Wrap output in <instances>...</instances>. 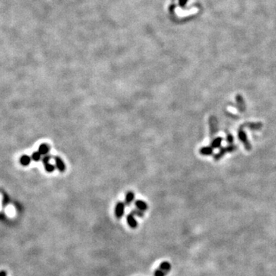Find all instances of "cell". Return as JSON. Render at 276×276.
<instances>
[{
    "label": "cell",
    "mask_w": 276,
    "mask_h": 276,
    "mask_svg": "<svg viewBox=\"0 0 276 276\" xmlns=\"http://www.w3.org/2000/svg\"><path fill=\"white\" fill-rule=\"evenodd\" d=\"M237 148H238L237 145H235V144H229L228 146L222 147L221 149L219 150V151L214 155L213 159H214L215 161H219V160H221L226 153H228L235 152V151L237 150Z\"/></svg>",
    "instance_id": "obj_1"
},
{
    "label": "cell",
    "mask_w": 276,
    "mask_h": 276,
    "mask_svg": "<svg viewBox=\"0 0 276 276\" xmlns=\"http://www.w3.org/2000/svg\"><path fill=\"white\" fill-rule=\"evenodd\" d=\"M238 138L239 139L240 141L242 143V144L244 145V147H245V149L246 150L251 151L253 150V146H252L251 143L249 142V139H248L246 133L245 132L243 128L241 127H240L238 130Z\"/></svg>",
    "instance_id": "obj_2"
},
{
    "label": "cell",
    "mask_w": 276,
    "mask_h": 276,
    "mask_svg": "<svg viewBox=\"0 0 276 276\" xmlns=\"http://www.w3.org/2000/svg\"><path fill=\"white\" fill-rule=\"evenodd\" d=\"M33 159L34 160H39L40 159V153H34V154H33Z\"/></svg>",
    "instance_id": "obj_20"
},
{
    "label": "cell",
    "mask_w": 276,
    "mask_h": 276,
    "mask_svg": "<svg viewBox=\"0 0 276 276\" xmlns=\"http://www.w3.org/2000/svg\"><path fill=\"white\" fill-rule=\"evenodd\" d=\"M54 160H55V167H56L57 169L62 172H65V169H66V167H65V164L64 163L62 159L60 158L59 156H55Z\"/></svg>",
    "instance_id": "obj_8"
},
{
    "label": "cell",
    "mask_w": 276,
    "mask_h": 276,
    "mask_svg": "<svg viewBox=\"0 0 276 276\" xmlns=\"http://www.w3.org/2000/svg\"><path fill=\"white\" fill-rule=\"evenodd\" d=\"M236 107L239 110L240 112L243 113L245 112L246 110V106H245V101H244L243 98L241 95H237L236 96Z\"/></svg>",
    "instance_id": "obj_5"
},
{
    "label": "cell",
    "mask_w": 276,
    "mask_h": 276,
    "mask_svg": "<svg viewBox=\"0 0 276 276\" xmlns=\"http://www.w3.org/2000/svg\"><path fill=\"white\" fill-rule=\"evenodd\" d=\"M262 126L263 125H262V124L261 123V122H247V123L242 124V125L240 126V127H249L250 130H253V131H258V130H261Z\"/></svg>",
    "instance_id": "obj_6"
},
{
    "label": "cell",
    "mask_w": 276,
    "mask_h": 276,
    "mask_svg": "<svg viewBox=\"0 0 276 276\" xmlns=\"http://www.w3.org/2000/svg\"><path fill=\"white\" fill-rule=\"evenodd\" d=\"M213 148L211 146H206L200 149V153L203 156H211L213 154Z\"/></svg>",
    "instance_id": "obj_9"
},
{
    "label": "cell",
    "mask_w": 276,
    "mask_h": 276,
    "mask_svg": "<svg viewBox=\"0 0 276 276\" xmlns=\"http://www.w3.org/2000/svg\"><path fill=\"white\" fill-rule=\"evenodd\" d=\"M223 140V138L221 137H214L211 142V147H213V149H218L221 147L222 142Z\"/></svg>",
    "instance_id": "obj_11"
},
{
    "label": "cell",
    "mask_w": 276,
    "mask_h": 276,
    "mask_svg": "<svg viewBox=\"0 0 276 276\" xmlns=\"http://www.w3.org/2000/svg\"><path fill=\"white\" fill-rule=\"evenodd\" d=\"M159 269L168 273L171 270V265L169 262L164 261V262H162L161 263H160V266H159Z\"/></svg>",
    "instance_id": "obj_13"
},
{
    "label": "cell",
    "mask_w": 276,
    "mask_h": 276,
    "mask_svg": "<svg viewBox=\"0 0 276 276\" xmlns=\"http://www.w3.org/2000/svg\"><path fill=\"white\" fill-rule=\"evenodd\" d=\"M49 150H50V148H49V147L47 144H42L40 147H39V152L42 154H46L49 151Z\"/></svg>",
    "instance_id": "obj_14"
},
{
    "label": "cell",
    "mask_w": 276,
    "mask_h": 276,
    "mask_svg": "<svg viewBox=\"0 0 276 276\" xmlns=\"http://www.w3.org/2000/svg\"><path fill=\"white\" fill-rule=\"evenodd\" d=\"M226 142L229 144H233L234 143V137L230 133H226Z\"/></svg>",
    "instance_id": "obj_17"
},
{
    "label": "cell",
    "mask_w": 276,
    "mask_h": 276,
    "mask_svg": "<svg viewBox=\"0 0 276 276\" xmlns=\"http://www.w3.org/2000/svg\"><path fill=\"white\" fill-rule=\"evenodd\" d=\"M0 276H7V273L6 271H1L0 272Z\"/></svg>",
    "instance_id": "obj_22"
},
{
    "label": "cell",
    "mask_w": 276,
    "mask_h": 276,
    "mask_svg": "<svg viewBox=\"0 0 276 276\" xmlns=\"http://www.w3.org/2000/svg\"><path fill=\"white\" fill-rule=\"evenodd\" d=\"M55 167L53 165V164H50V163L46 164V170L48 171V172H53V171L55 170Z\"/></svg>",
    "instance_id": "obj_19"
},
{
    "label": "cell",
    "mask_w": 276,
    "mask_h": 276,
    "mask_svg": "<svg viewBox=\"0 0 276 276\" xmlns=\"http://www.w3.org/2000/svg\"><path fill=\"white\" fill-rule=\"evenodd\" d=\"M209 136L211 139H213L216 134L219 131V124L217 118L215 116H211L209 118Z\"/></svg>",
    "instance_id": "obj_3"
},
{
    "label": "cell",
    "mask_w": 276,
    "mask_h": 276,
    "mask_svg": "<svg viewBox=\"0 0 276 276\" xmlns=\"http://www.w3.org/2000/svg\"><path fill=\"white\" fill-rule=\"evenodd\" d=\"M50 160H51V156H47L43 159V161H44V163H45V164H48L49 161H50Z\"/></svg>",
    "instance_id": "obj_21"
},
{
    "label": "cell",
    "mask_w": 276,
    "mask_h": 276,
    "mask_svg": "<svg viewBox=\"0 0 276 276\" xmlns=\"http://www.w3.org/2000/svg\"><path fill=\"white\" fill-rule=\"evenodd\" d=\"M186 2H187V0H181V1H180V3H181L182 6H184V5H185Z\"/></svg>",
    "instance_id": "obj_24"
},
{
    "label": "cell",
    "mask_w": 276,
    "mask_h": 276,
    "mask_svg": "<svg viewBox=\"0 0 276 276\" xmlns=\"http://www.w3.org/2000/svg\"><path fill=\"white\" fill-rule=\"evenodd\" d=\"M125 212V203L123 202H118L117 203L115 206V217L118 219H121L124 215Z\"/></svg>",
    "instance_id": "obj_4"
},
{
    "label": "cell",
    "mask_w": 276,
    "mask_h": 276,
    "mask_svg": "<svg viewBox=\"0 0 276 276\" xmlns=\"http://www.w3.org/2000/svg\"><path fill=\"white\" fill-rule=\"evenodd\" d=\"M2 196L0 195V211H1V209H2Z\"/></svg>",
    "instance_id": "obj_23"
},
{
    "label": "cell",
    "mask_w": 276,
    "mask_h": 276,
    "mask_svg": "<svg viewBox=\"0 0 276 276\" xmlns=\"http://www.w3.org/2000/svg\"><path fill=\"white\" fill-rule=\"evenodd\" d=\"M134 198L135 195L134 192H132V191L127 192L125 196V203H124L127 206H130L131 204V203L134 200Z\"/></svg>",
    "instance_id": "obj_12"
},
{
    "label": "cell",
    "mask_w": 276,
    "mask_h": 276,
    "mask_svg": "<svg viewBox=\"0 0 276 276\" xmlns=\"http://www.w3.org/2000/svg\"><path fill=\"white\" fill-rule=\"evenodd\" d=\"M134 205L135 206L137 207V209H139V210L143 211V212L148 209V205H147V203H146L145 201H144V200H136L134 203Z\"/></svg>",
    "instance_id": "obj_10"
},
{
    "label": "cell",
    "mask_w": 276,
    "mask_h": 276,
    "mask_svg": "<svg viewBox=\"0 0 276 276\" xmlns=\"http://www.w3.org/2000/svg\"><path fill=\"white\" fill-rule=\"evenodd\" d=\"M131 213H132V214L134 215V216H138V217H140V218H143V217L144 216V212H143V211H141V210H139V209H132V211H131Z\"/></svg>",
    "instance_id": "obj_15"
},
{
    "label": "cell",
    "mask_w": 276,
    "mask_h": 276,
    "mask_svg": "<svg viewBox=\"0 0 276 276\" xmlns=\"http://www.w3.org/2000/svg\"><path fill=\"white\" fill-rule=\"evenodd\" d=\"M127 225H129L131 229H137L138 226V222L137 221V219H135V216L132 214V213H129L128 215H127Z\"/></svg>",
    "instance_id": "obj_7"
},
{
    "label": "cell",
    "mask_w": 276,
    "mask_h": 276,
    "mask_svg": "<svg viewBox=\"0 0 276 276\" xmlns=\"http://www.w3.org/2000/svg\"><path fill=\"white\" fill-rule=\"evenodd\" d=\"M167 275V272H164V271L161 270V269H156L154 272V276H166Z\"/></svg>",
    "instance_id": "obj_18"
},
{
    "label": "cell",
    "mask_w": 276,
    "mask_h": 276,
    "mask_svg": "<svg viewBox=\"0 0 276 276\" xmlns=\"http://www.w3.org/2000/svg\"><path fill=\"white\" fill-rule=\"evenodd\" d=\"M6 213H7L8 216H10V217L14 216V214H15L14 207H13L12 206H7V208H6Z\"/></svg>",
    "instance_id": "obj_16"
}]
</instances>
